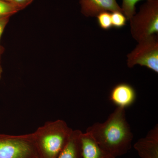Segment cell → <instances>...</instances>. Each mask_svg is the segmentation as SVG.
I'll return each mask as SVG.
<instances>
[{"mask_svg":"<svg viewBox=\"0 0 158 158\" xmlns=\"http://www.w3.org/2000/svg\"><path fill=\"white\" fill-rule=\"evenodd\" d=\"M86 132L102 149L114 158L127 153L132 147L133 135L127 120L125 109L118 107L103 123H95Z\"/></svg>","mask_w":158,"mask_h":158,"instance_id":"cell-1","label":"cell"},{"mask_svg":"<svg viewBox=\"0 0 158 158\" xmlns=\"http://www.w3.org/2000/svg\"><path fill=\"white\" fill-rule=\"evenodd\" d=\"M73 129L62 119L45 123L33 133L39 158H57Z\"/></svg>","mask_w":158,"mask_h":158,"instance_id":"cell-2","label":"cell"},{"mask_svg":"<svg viewBox=\"0 0 158 158\" xmlns=\"http://www.w3.org/2000/svg\"><path fill=\"white\" fill-rule=\"evenodd\" d=\"M129 21L132 36L138 42L158 35V0L146 1Z\"/></svg>","mask_w":158,"mask_h":158,"instance_id":"cell-3","label":"cell"},{"mask_svg":"<svg viewBox=\"0 0 158 158\" xmlns=\"http://www.w3.org/2000/svg\"><path fill=\"white\" fill-rule=\"evenodd\" d=\"M0 158H39L33 133L19 135L0 134Z\"/></svg>","mask_w":158,"mask_h":158,"instance_id":"cell-4","label":"cell"},{"mask_svg":"<svg viewBox=\"0 0 158 158\" xmlns=\"http://www.w3.org/2000/svg\"><path fill=\"white\" fill-rule=\"evenodd\" d=\"M129 68L139 65L158 73V37L157 35L138 42L135 48L127 56Z\"/></svg>","mask_w":158,"mask_h":158,"instance_id":"cell-5","label":"cell"},{"mask_svg":"<svg viewBox=\"0 0 158 158\" xmlns=\"http://www.w3.org/2000/svg\"><path fill=\"white\" fill-rule=\"evenodd\" d=\"M134 148L141 158H158V126L156 125L145 137L140 138Z\"/></svg>","mask_w":158,"mask_h":158,"instance_id":"cell-6","label":"cell"},{"mask_svg":"<svg viewBox=\"0 0 158 158\" xmlns=\"http://www.w3.org/2000/svg\"><path fill=\"white\" fill-rule=\"evenodd\" d=\"M81 11L86 17H96L103 11H122L116 0H80Z\"/></svg>","mask_w":158,"mask_h":158,"instance_id":"cell-7","label":"cell"},{"mask_svg":"<svg viewBox=\"0 0 158 158\" xmlns=\"http://www.w3.org/2000/svg\"><path fill=\"white\" fill-rule=\"evenodd\" d=\"M136 98L135 90L132 86L126 83L116 85L111 90L110 99L118 107H128L135 102Z\"/></svg>","mask_w":158,"mask_h":158,"instance_id":"cell-8","label":"cell"},{"mask_svg":"<svg viewBox=\"0 0 158 158\" xmlns=\"http://www.w3.org/2000/svg\"><path fill=\"white\" fill-rule=\"evenodd\" d=\"M82 158H115L102 149L90 135H81Z\"/></svg>","mask_w":158,"mask_h":158,"instance_id":"cell-9","label":"cell"},{"mask_svg":"<svg viewBox=\"0 0 158 158\" xmlns=\"http://www.w3.org/2000/svg\"><path fill=\"white\" fill-rule=\"evenodd\" d=\"M81 131L73 130L65 147L57 158H82Z\"/></svg>","mask_w":158,"mask_h":158,"instance_id":"cell-10","label":"cell"},{"mask_svg":"<svg viewBox=\"0 0 158 158\" xmlns=\"http://www.w3.org/2000/svg\"><path fill=\"white\" fill-rule=\"evenodd\" d=\"M142 0H122V11L127 20H129L136 14V6L138 2ZM146 1L150 0H145Z\"/></svg>","mask_w":158,"mask_h":158,"instance_id":"cell-11","label":"cell"},{"mask_svg":"<svg viewBox=\"0 0 158 158\" xmlns=\"http://www.w3.org/2000/svg\"><path fill=\"white\" fill-rule=\"evenodd\" d=\"M20 10L13 4L0 0V18L11 17Z\"/></svg>","mask_w":158,"mask_h":158,"instance_id":"cell-12","label":"cell"},{"mask_svg":"<svg viewBox=\"0 0 158 158\" xmlns=\"http://www.w3.org/2000/svg\"><path fill=\"white\" fill-rule=\"evenodd\" d=\"M98 23L101 28L104 30H109L112 28L111 13L109 11H103L96 16Z\"/></svg>","mask_w":158,"mask_h":158,"instance_id":"cell-13","label":"cell"},{"mask_svg":"<svg viewBox=\"0 0 158 158\" xmlns=\"http://www.w3.org/2000/svg\"><path fill=\"white\" fill-rule=\"evenodd\" d=\"M112 27L120 29L126 25L127 19L122 11H116L111 13Z\"/></svg>","mask_w":158,"mask_h":158,"instance_id":"cell-14","label":"cell"},{"mask_svg":"<svg viewBox=\"0 0 158 158\" xmlns=\"http://www.w3.org/2000/svg\"><path fill=\"white\" fill-rule=\"evenodd\" d=\"M10 17L0 18V59L4 52V48L1 44V40L4 30L9 22Z\"/></svg>","mask_w":158,"mask_h":158,"instance_id":"cell-15","label":"cell"},{"mask_svg":"<svg viewBox=\"0 0 158 158\" xmlns=\"http://www.w3.org/2000/svg\"><path fill=\"white\" fill-rule=\"evenodd\" d=\"M33 1L34 0H13L11 3L20 11L30 5Z\"/></svg>","mask_w":158,"mask_h":158,"instance_id":"cell-16","label":"cell"},{"mask_svg":"<svg viewBox=\"0 0 158 158\" xmlns=\"http://www.w3.org/2000/svg\"><path fill=\"white\" fill-rule=\"evenodd\" d=\"M2 67L0 66V80H1V78H2Z\"/></svg>","mask_w":158,"mask_h":158,"instance_id":"cell-17","label":"cell"},{"mask_svg":"<svg viewBox=\"0 0 158 158\" xmlns=\"http://www.w3.org/2000/svg\"><path fill=\"white\" fill-rule=\"evenodd\" d=\"M4 1H6V2H8L9 3H12V1L13 0H4Z\"/></svg>","mask_w":158,"mask_h":158,"instance_id":"cell-18","label":"cell"}]
</instances>
